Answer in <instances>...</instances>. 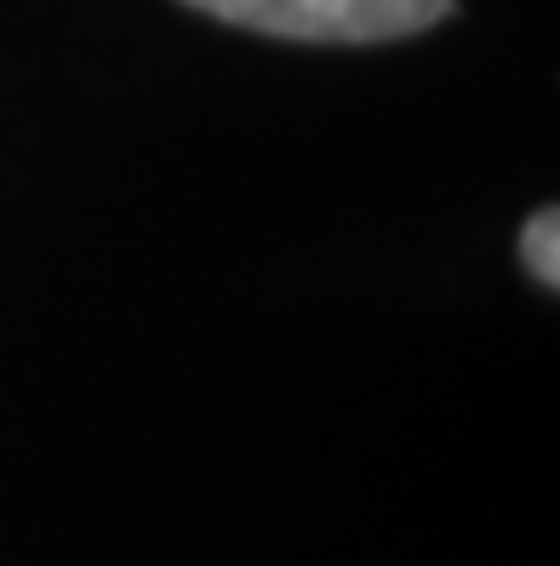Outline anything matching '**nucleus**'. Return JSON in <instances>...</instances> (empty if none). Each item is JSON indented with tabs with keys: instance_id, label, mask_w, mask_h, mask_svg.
Listing matches in <instances>:
<instances>
[{
	"instance_id": "nucleus-2",
	"label": "nucleus",
	"mask_w": 560,
	"mask_h": 566,
	"mask_svg": "<svg viewBox=\"0 0 560 566\" xmlns=\"http://www.w3.org/2000/svg\"><path fill=\"white\" fill-rule=\"evenodd\" d=\"M560 218H554V207H543L532 223H526V235H520V258H526V270H532L549 292L560 286Z\"/></svg>"
},
{
	"instance_id": "nucleus-1",
	"label": "nucleus",
	"mask_w": 560,
	"mask_h": 566,
	"mask_svg": "<svg viewBox=\"0 0 560 566\" xmlns=\"http://www.w3.org/2000/svg\"><path fill=\"white\" fill-rule=\"evenodd\" d=\"M194 12L281 41H401L452 18V0H189Z\"/></svg>"
}]
</instances>
